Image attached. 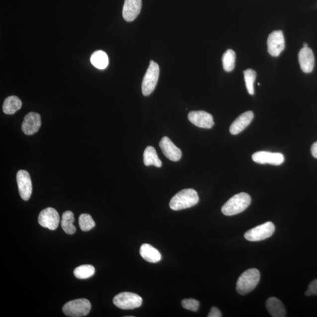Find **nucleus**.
Returning <instances> with one entry per match:
<instances>
[{"mask_svg":"<svg viewBox=\"0 0 317 317\" xmlns=\"http://www.w3.org/2000/svg\"><path fill=\"white\" fill-rule=\"evenodd\" d=\"M142 297L138 294L123 292L117 294L113 299L114 305L122 310H133L141 306Z\"/></svg>","mask_w":317,"mask_h":317,"instance_id":"nucleus-6","label":"nucleus"},{"mask_svg":"<svg viewBox=\"0 0 317 317\" xmlns=\"http://www.w3.org/2000/svg\"><path fill=\"white\" fill-rule=\"evenodd\" d=\"M199 200L198 193L194 189H186L173 196L169 203L173 211H178L194 207Z\"/></svg>","mask_w":317,"mask_h":317,"instance_id":"nucleus-1","label":"nucleus"},{"mask_svg":"<svg viewBox=\"0 0 317 317\" xmlns=\"http://www.w3.org/2000/svg\"><path fill=\"white\" fill-rule=\"evenodd\" d=\"M159 146L163 154L171 161L177 162L181 159L182 155L181 150L178 148L168 137H163L160 141Z\"/></svg>","mask_w":317,"mask_h":317,"instance_id":"nucleus-14","label":"nucleus"},{"mask_svg":"<svg viewBox=\"0 0 317 317\" xmlns=\"http://www.w3.org/2000/svg\"><path fill=\"white\" fill-rule=\"evenodd\" d=\"M74 220V215L73 212L66 211L63 214L61 226L67 234H73L76 231V227L73 224Z\"/></svg>","mask_w":317,"mask_h":317,"instance_id":"nucleus-23","label":"nucleus"},{"mask_svg":"<svg viewBox=\"0 0 317 317\" xmlns=\"http://www.w3.org/2000/svg\"><path fill=\"white\" fill-rule=\"evenodd\" d=\"M208 317H221V313L219 309H218L217 307H211L210 313H209Z\"/></svg>","mask_w":317,"mask_h":317,"instance_id":"nucleus-30","label":"nucleus"},{"mask_svg":"<svg viewBox=\"0 0 317 317\" xmlns=\"http://www.w3.org/2000/svg\"><path fill=\"white\" fill-rule=\"evenodd\" d=\"M41 126V119L40 114L31 112L25 116L21 129L25 135H32L38 131Z\"/></svg>","mask_w":317,"mask_h":317,"instance_id":"nucleus-13","label":"nucleus"},{"mask_svg":"<svg viewBox=\"0 0 317 317\" xmlns=\"http://www.w3.org/2000/svg\"><path fill=\"white\" fill-rule=\"evenodd\" d=\"M236 61V53L232 50H228L222 57L224 70L226 72H231L234 70Z\"/></svg>","mask_w":317,"mask_h":317,"instance_id":"nucleus-25","label":"nucleus"},{"mask_svg":"<svg viewBox=\"0 0 317 317\" xmlns=\"http://www.w3.org/2000/svg\"><path fill=\"white\" fill-rule=\"evenodd\" d=\"M142 8V0H125L123 8V17L131 22L138 17Z\"/></svg>","mask_w":317,"mask_h":317,"instance_id":"nucleus-15","label":"nucleus"},{"mask_svg":"<svg viewBox=\"0 0 317 317\" xmlns=\"http://www.w3.org/2000/svg\"><path fill=\"white\" fill-rule=\"evenodd\" d=\"M256 72L251 70L248 69L244 71V76L245 83L248 93L251 96L254 94V83L256 78Z\"/></svg>","mask_w":317,"mask_h":317,"instance_id":"nucleus-26","label":"nucleus"},{"mask_svg":"<svg viewBox=\"0 0 317 317\" xmlns=\"http://www.w3.org/2000/svg\"><path fill=\"white\" fill-rule=\"evenodd\" d=\"M159 67L151 60L142 81V91L143 96H149L155 90L159 80Z\"/></svg>","mask_w":317,"mask_h":317,"instance_id":"nucleus-5","label":"nucleus"},{"mask_svg":"<svg viewBox=\"0 0 317 317\" xmlns=\"http://www.w3.org/2000/svg\"><path fill=\"white\" fill-rule=\"evenodd\" d=\"M311 152L312 155L317 159V142L314 143L312 146Z\"/></svg>","mask_w":317,"mask_h":317,"instance_id":"nucleus-31","label":"nucleus"},{"mask_svg":"<svg viewBox=\"0 0 317 317\" xmlns=\"http://www.w3.org/2000/svg\"><path fill=\"white\" fill-rule=\"evenodd\" d=\"M22 102L20 99L16 96H10L6 98L2 106V110L7 115H12L20 109Z\"/></svg>","mask_w":317,"mask_h":317,"instance_id":"nucleus-20","label":"nucleus"},{"mask_svg":"<svg viewBox=\"0 0 317 317\" xmlns=\"http://www.w3.org/2000/svg\"><path fill=\"white\" fill-rule=\"evenodd\" d=\"M60 217L58 211L54 208H48L44 209L38 216V223L42 227L55 230L60 223Z\"/></svg>","mask_w":317,"mask_h":317,"instance_id":"nucleus-8","label":"nucleus"},{"mask_svg":"<svg viewBox=\"0 0 317 317\" xmlns=\"http://www.w3.org/2000/svg\"><path fill=\"white\" fill-rule=\"evenodd\" d=\"M266 309L271 316L284 317L286 316V309L283 303L276 297H270L266 303Z\"/></svg>","mask_w":317,"mask_h":317,"instance_id":"nucleus-18","label":"nucleus"},{"mask_svg":"<svg viewBox=\"0 0 317 317\" xmlns=\"http://www.w3.org/2000/svg\"><path fill=\"white\" fill-rule=\"evenodd\" d=\"M260 279V274L257 269H250L245 271L238 279L237 292L243 296L252 292L259 284Z\"/></svg>","mask_w":317,"mask_h":317,"instance_id":"nucleus-3","label":"nucleus"},{"mask_svg":"<svg viewBox=\"0 0 317 317\" xmlns=\"http://www.w3.org/2000/svg\"><path fill=\"white\" fill-rule=\"evenodd\" d=\"M254 118V113L251 111L241 114L231 124L230 127V132L231 135H236L242 132L246 128Z\"/></svg>","mask_w":317,"mask_h":317,"instance_id":"nucleus-17","label":"nucleus"},{"mask_svg":"<svg viewBox=\"0 0 317 317\" xmlns=\"http://www.w3.org/2000/svg\"><path fill=\"white\" fill-rule=\"evenodd\" d=\"M91 309V304L89 300L85 299L70 301L65 304L63 308L65 315L71 317H82L89 314Z\"/></svg>","mask_w":317,"mask_h":317,"instance_id":"nucleus-4","label":"nucleus"},{"mask_svg":"<svg viewBox=\"0 0 317 317\" xmlns=\"http://www.w3.org/2000/svg\"><path fill=\"white\" fill-rule=\"evenodd\" d=\"M95 272H96V269H95L94 267L87 264V265L77 267L74 271V274L77 279H87L92 277Z\"/></svg>","mask_w":317,"mask_h":317,"instance_id":"nucleus-24","label":"nucleus"},{"mask_svg":"<svg viewBox=\"0 0 317 317\" xmlns=\"http://www.w3.org/2000/svg\"><path fill=\"white\" fill-rule=\"evenodd\" d=\"M17 182L19 194L24 201L29 200L32 195V186L30 175L25 170H20L17 173Z\"/></svg>","mask_w":317,"mask_h":317,"instance_id":"nucleus-10","label":"nucleus"},{"mask_svg":"<svg viewBox=\"0 0 317 317\" xmlns=\"http://www.w3.org/2000/svg\"><path fill=\"white\" fill-rule=\"evenodd\" d=\"M268 52L273 57H278L285 48V40L282 31H274L267 39Z\"/></svg>","mask_w":317,"mask_h":317,"instance_id":"nucleus-9","label":"nucleus"},{"mask_svg":"<svg viewBox=\"0 0 317 317\" xmlns=\"http://www.w3.org/2000/svg\"><path fill=\"white\" fill-rule=\"evenodd\" d=\"M251 201L249 195L246 193H240L225 203L221 208L222 213L228 216L240 213L249 207Z\"/></svg>","mask_w":317,"mask_h":317,"instance_id":"nucleus-2","label":"nucleus"},{"mask_svg":"<svg viewBox=\"0 0 317 317\" xmlns=\"http://www.w3.org/2000/svg\"><path fill=\"white\" fill-rule=\"evenodd\" d=\"M303 46L304 47H308V45L307 43H304Z\"/></svg>","mask_w":317,"mask_h":317,"instance_id":"nucleus-32","label":"nucleus"},{"mask_svg":"<svg viewBox=\"0 0 317 317\" xmlns=\"http://www.w3.org/2000/svg\"><path fill=\"white\" fill-rule=\"evenodd\" d=\"M182 306L184 309L192 312H197L200 307V303L193 299H184L182 301Z\"/></svg>","mask_w":317,"mask_h":317,"instance_id":"nucleus-28","label":"nucleus"},{"mask_svg":"<svg viewBox=\"0 0 317 317\" xmlns=\"http://www.w3.org/2000/svg\"><path fill=\"white\" fill-rule=\"evenodd\" d=\"M253 161L259 164H270L279 166L284 161V157L282 153L267 151H260L254 153Z\"/></svg>","mask_w":317,"mask_h":317,"instance_id":"nucleus-12","label":"nucleus"},{"mask_svg":"<svg viewBox=\"0 0 317 317\" xmlns=\"http://www.w3.org/2000/svg\"><path fill=\"white\" fill-rule=\"evenodd\" d=\"M188 119L194 125L202 128L211 129L214 125L213 116L205 111H192L188 114Z\"/></svg>","mask_w":317,"mask_h":317,"instance_id":"nucleus-11","label":"nucleus"},{"mask_svg":"<svg viewBox=\"0 0 317 317\" xmlns=\"http://www.w3.org/2000/svg\"><path fill=\"white\" fill-rule=\"evenodd\" d=\"M91 62L98 69L104 70L108 65L109 59L106 52L99 50L94 52L91 55Z\"/></svg>","mask_w":317,"mask_h":317,"instance_id":"nucleus-22","label":"nucleus"},{"mask_svg":"<svg viewBox=\"0 0 317 317\" xmlns=\"http://www.w3.org/2000/svg\"><path fill=\"white\" fill-rule=\"evenodd\" d=\"M275 230V225L271 221L257 225L244 234V238L250 241H258L266 239L272 236Z\"/></svg>","mask_w":317,"mask_h":317,"instance_id":"nucleus-7","label":"nucleus"},{"mask_svg":"<svg viewBox=\"0 0 317 317\" xmlns=\"http://www.w3.org/2000/svg\"><path fill=\"white\" fill-rule=\"evenodd\" d=\"M307 290L311 294V295H317V279L313 280V282L309 284Z\"/></svg>","mask_w":317,"mask_h":317,"instance_id":"nucleus-29","label":"nucleus"},{"mask_svg":"<svg viewBox=\"0 0 317 317\" xmlns=\"http://www.w3.org/2000/svg\"><path fill=\"white\" fill-rule=\"evenodd\" d=\"M299 61L304 73H312L315 67V58L311 48L303 47L299 52Z\"/></svg>","mask_w":317,"mask_h":317,"instance_id":"nucleus-16","label":"nucleus"},{"mask_svg":"<svg viewBox=\"0 0 317 317\" xmlns=\"http://www.w3.org/2000/svg\"><path fill=\"white\" fill-rule=\"evenodd\" d=\"M81 229L84 231H90L96 226V223L89 214H82L79 217Z\"/></svg>","mask_w":317,"mask_h":317,"instance_id":"nucleus-27","label":"nucleus"},{"mask_svg":"<svg viewBox=\"0 0 317 317\" xmlns=\"http://www.w3.org/2000/svg\"><path fill=\"white\" fill-rule=\"evenodd\" d=\"M143 162L146 166L153 165L157 168H161L162 165L155 149L151 146L147 147L143 153Z\"/></svg>","mask_w":317,"mask_h":317,"instance_id":"nucleus-21","label":"nucleus"},{"mask_svg":"<svg viewBox=\"0 0 317 317\" xmlns=\"http://www.w3.org/2000/svg\"><path fill=\"white\" fill-rule=\"evenodd\" d=\"M140 254L143 259L149 263H158L162 259L161 253L149 244L142 245L140 248Z\"/></svg>","mask_w":317,"mask_h":317,"instance_id":"nucleus-19","label":"nucleus"}]
</instances>
